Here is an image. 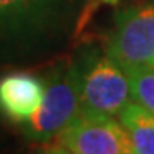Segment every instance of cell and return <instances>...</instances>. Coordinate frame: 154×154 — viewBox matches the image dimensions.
I'll return each instance as SVG.
<instances>
[{"mask_svg":"<svg viewBox=\"0 0 154 154\" xmlns=\"http://www.w3.org/2000/svg\"><path fill=\"white\" fill-rule=\"evenodd\" d=\"M81 111V79L74 63H65L51 72L39 108L24 125L31 140L48 142L70 123Z\"/></svg>","mask_w":154,"mask_h":154,"instance_id":"obj_1","label":"cell"},{"mask_svg":"<svg viewBox=\"0 0 154 154\" xmlns=\"http://www.w3.org/2000/svg\"><path fill=\"white\" fill-rule=\"evenodd\" d=\"M81 79V111L118 115L130 101L125 69L108 53L94 50L77 65Z\"/></svg>","mask_w":154,"mask_h":154,"instance_id":"obj_2","label":"cell"},{"mask_svg":"<svg viewBox=\"0 0 154 154\" xmlns=\"http://www.w3.org/2000/svg\"><path fill=\"white\" fill-rule=\"evenodd\" d=\"M57 142L72 154H132L120 120L96 111H79L57 135Z\"/></svg>","mask_w":154,"mask_h":154,"instance_id":"obj_3","label":"cell"},{"mask_svg":"<svg viewBox=\"0 0 154 154\" xmlns=\"http://www.w3.org/2000/svg\"><path fill=\"white\" fill-rule=\"evenodd\" d=\"M106 53L123 69L154 62V2L118 12Z\"/></svg>","mask_w":154,"mask_h":154,"instance_id":"obj_4","label":"cell"},{"mask_svg":"<svg viewBox=\"0 0 154 154\" xmlns=\"http://www.w3.org/2000/svg\"><path fill=\"white\" fill-rule=\"evenodd\" d=\"M46 82L31 74L16 72L0 79V113L14 123H26L36 113Z\"/></svg>","mask_w":154,"mask_h":154,"instance_id":"obj_5","label":"cell"},{"mask_svg":"<svg viewBox=\"0 0 154 154\" xmlns=\"http://www.w3.org/2000/svg\"><path fill=\"white\" fill-rule=\"evenodd\" d=\"M118 120L125 127L132 154H154V115L135 101L128 103L118 113Z\"/></svg>","mask_w":154,"mask_h":154,"instance_id":"obj_6","label":"cell"},{"mask_svg":"<svg viewBox=\"0 0 154 154\" xmlns=\"http://www.w3.org/2000/svg\"><path fill=\"white\" fill-rule=\"evenodd\" d=\"M125 72L128 77L130 98L154 115V65H134L125 69Z\"/></svg>","mask_w":154,"mask_h":154,"instance_id":"obj_7","label":"cell"},{"mask_svg":"<svg viewBox=\"0 0 154 154\" xmlns=\"http://www.w3.org/2000/svg\"><path fill=\"white\" fill-rule=\"evenodd\" d=\"M36 4L38 0H0V31L5 28H19Z\"/></svg>","mask_w":154,"mask_h":154,"instance_id":"obj_8","label":"cell"},{"mask_svg":"<svg viewBox=\"0 0 154 154\" xmlns=\"http://www.w3.org/2000/svg\"><path fill=\"white\" fill-rule=\"evenodd\" d=\"M45 154H72L70 151H67L65 147H62L60 144L58 146H55V147H50V149H46V152Z\"/></svg>","mask_w":154,"mask_h":154,"instance_id":"obj_9","label":"cell"},{"mask_svg":"<svg viewBox=\"0 0 154 154\" xmlns=\"http://www.w3.org/2000/svg\"><path fill=\"white\" fill-rule=\"evenodd\" d=\"M98 2H101V4H108V5H115V4H118V0H98Z\"/></svg>","mask_w":154,"mask_h":154,"instance_id":"obj_10","label":"cell"},{"mask_svg":"<svg viewBox=\"0 0 154 154\" xmlns=\"http://www.w3.org/2000/svg\"><path fill=\"white\" fill-rule=\"evenodd\" d=\"M152 65H154V62H152Z\"/></svg>","mask_w":154,"mask_h":154,"instance_id":"obj_11","label":"cell"}]
</instances>
